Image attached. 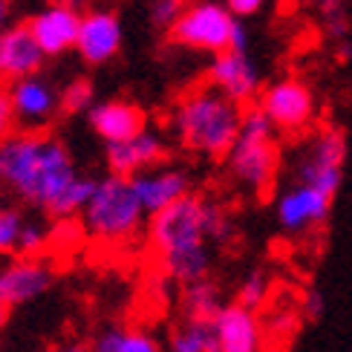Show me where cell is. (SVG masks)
Masks as SVG:
<instances>
[{
	"instance_id": "obj_1",
	"label": "cell",
	"mask_w": 352,
	"mask_h": 352,
	"mask_svg": "<svg viewBox=\"0 0 352 352\" xmlns=\"http://www.w3.org/2000/svg\"><path fill=\"white\" fill-rule=\"evenodd\" d=\"M0 182L50 217L69 219L84 211L98 179L81 176L58 139L21 133L0 142Z\"/></svg>"
},
{
	"instance_id": "obj_2",
	"label": "cell",
	"mask_w": 352,
	"mask_h": 352,
	"mask_svg": "<svg viewBox=\"0 0 352 352\" xmlns=\"http://www.w3.org/2000/svg\"><path fill=\"white\" fill-rule=\"evenodd\" d=\"M148 243L176 283H194L211 272V240L205 231V199L188 194L148 217Z\"/></svg>"
},
{
	"instance_id": "obj_3",
	"label": "cell",
	"mask_w": 352,
	"mask_h": 352,
	"mask_svg": "<svg viewBox=\"0 0 352 352\" xmlns=\"http://www.w3.org/2000/svg\"><path fill=\"white\" fill-rule=\"evenodd\" d=\"M243 124V104L223 96L217 87L188 93L173 110V133L182 148L208 159H226Z\"/></svg>"
},
{
	"instance_id": "obj_4",
	"label": "cell",
	"mask_w": 352,
	"mask_h": 352,
	"mask_svg": "<svg viewBox=\"0 0 352 352\" xmlns=\"http://www.w3.org/2000/svg\"><path fill=\"white\" fill-rule=\"evenodd\" d=\"M144 205L133 188L130 176L110 173L98 179L90 199H87L81 219L84 228L101 243H130L144 226Z\"/></svg>"
},
{
	"instance_id": "obj_5",
	"label": "cell",
	"mask_w": 352,
	"mask_h": 352,
	"mask_svg": "<svg viewBox=\"0 0 352 352\" xmlns=\"http://www.w3.org/2000/svg\"><path fill=\"white\" fill-rule=\"evenodd\" d=\"M274 133V124L260 107L243 110L240 133L226 159L231 179L254 194H266L277 176V168H280V151H277Z\"/></svg>"
},
{
	"instance_id": "obj_6",
	"label": "cell",
	"mask_w": 352,
	"mask_h": 352,
	"mask_svg": "<svg viewBox=\"0 0 352 352\" xmlns=\"http://www.w3.org/2000/svg\"><path fill=\"white\" fill-rule=\"evenodd\" d=\"M240 18H234L226 3L217 0H199V3H188L179 18L170 23V41L179 43L185 50L208 52L217 55L231 47V32Z\"/></svg>"
},
{
	"instance_id": "obj_7",
	"label": "cell",
	"mask_w": 352,
	"mask_h": 352,
	"mask_svg": "<svg viewBox=\"0 0 352 352\" xmlns=\"http://www.w3.org/2000/svg\"><path fill=\"white\" fill-rule=\"evenodd\" d=\"M344 162H346L344 133L341 130H320L300 151L295 162V179L335 197L344 182Z\"/></svg>"
},
{
	"instance_id": "obj_8",
	"label": "cell",
	"mask_w": 352,
	"mask_h": 352,
	"mask_svg": "<svg viewBox=\"0 0 352 352\" xmlns=\"http://www.w3.org/2000/svg\"><path fill=\"white\" fill-rule=\"evenodd\" d=\"M257 107L269 116V122L280 133H300L312 124L318 101L312 87L300 78H280L260 90Z\"/></svg>"
},
{
	"instance_id": "obj_9",
	"label": "cell",
	"mask_w": 352,
	"mask_h": 352,
	"mask_svg": "<svg viewBox=\"0 0 352 352\" xmlns=\"http://www.w3.org/2000/svg\"><path fill=\"white\" fill-rule=\"evenodd\" d=\"M332 202H335V197L295 179L289 188H283L280 194H277V202H274L277 226H280L286 234H292V237L315 231L318 226L327 223Z\"/></svg>"
},
{
	"instance_id": "obj_10",
	"label": "cell",
	"mask_w": 352,
	"mask_h": 352,
	"mask_svg": "<svg viewBox=\"0 0 352 352\" xmlns=\"http://www.w3.org/2000/svg\"><path fill=\"white\" fill-rule=\"evenodd\" d=\"M208 84L217 87V90L228 96L231 101H237V104L254 101L263 90L257 61L240 50H223L214 55V61L208 67Z\"/></svg>"
},
{
	"instance_id": "obj_11",
	"label": "cell",
	"mask_w": 352,
	"mask_h": 352,
	"mask_svg": "<svg viewBox=\"0 0 352 352\" xmlns=\"http://www.w3.org/2000/svg\"><path fill=\"white\" fill-rule=\"evenodd\" d=\"M122 38H124V32H122L119 14L107 12V9H93V12L81 14L76 50L87 64H107L110 58L119 55Z\"/></svg>"
},
{
	"instance_id": "obj_12",
	"label": "cell",
	"mask_w": 352,
	"mask_h": 352,
	"mask_svg": "<svg viewBox=\"0 0 352 352\" xmlns=\"http://www.w3.org/2000/svg\"><path fill=\"white\" fill-rule=\"evenodd\" d=\"M78 26H81V12L72 3H58L41 9L32 21H29V29L38 41V47L43 50V55H61L67 50L76 47L78 41Z\"/></svg>"
},
{
	"instance_id": "obj_13",
	"label": "cell",
	"mask_w": 352,
	"mask_h": 352,
	"mask_svg": "<svg viewBox=\"0 0 352 352\" xmlns=\"http://www.w3.org/2000/svg\"><path fill=\"white\" fill-rule=\"evenodd\" d=\"M165 156H168L165 142L156 133H151V130H142V133L130 139L107 144V168L110 173L119 176H136L148 168H156L165 162Z\"/></svg>"
},
{
	"instance_id": "obj_14",
	"label": "cell",
	"mask_w": 352,
	"mask_h": 352,
	"mask_svg": "<svg viewBox=\"0 0 352 352\" xmlns=\"http://www.w3.org/2000/svg\"><path fill=\"white\" fill-rule=\"evenodd\" d=\"M219 352H260L263 346V324L254 309L243 303H223L214 315Z\"/></svg>"
},
{
	"instance_id": "obj_15",
	"label": "cell",
	"mask_w": 352,
	"mask_h": 352,
	"mask_svg": "<svg viewBox=\"0 0 352 352\" xmlns=\"http://www.w3.org/2000/svg\"><path fill=\"white\" fill-rule=\"evenodd\" d=\"M9 98H12V107H14V119L23 122L26 127L47 124L55 116V110L61 107V96L52 90L50 81H43L38 76L14 78Z\"/></svg>"
},
{
	"instance_id": "obj_16",
	"label": "cell",
	"mask_w": 352,
	"mask_h": 352,
	"mask_svg": "<svg viewBox=\"0 0 352 352\" xmlns=\"http://www.w3.org/2000/svg\"><path fill=\"white\" fill-rule=\"evenodd\" d=\"M130 179H133V188H136L148 217L190 194V179L179 168H159L156 165V168H148L136 176H130Z\"/></svg>"
},
{
	"instance_id": "obj_17",
	"label": "cell",
	"mask_w": 352,
	"mask_h": 352,
	"mask_svg": "<svg viewBox=\"0 0 352 352\" xmlns=\"http://www.w3.org/2000/svg\"><path fill=\"white\" fill-rule=\"evenodd\" d=\"M52 286V269L38 257H21L0 272V298L9 306H21L41 298Z\"/></svg>"
},
{
	"instance_id": "obj_18",
	"label": "cell",
	"mask_w": 352,
	"mask_h": 352,
	"mask_svg": "<svg viewBox=\"0 0 352 352\" xmlns=\"http://www.w3.org/2000/svg\"><path fill=\"white\" fill-rule=\"evenodd\" d=\"M43 50L29 26H12L0 32V76L3 78H23L35 76L43 64Z\"/></svg>"
},
{
	"instance_id": "obj_19",
	"label": "cell",
	"mask_w": 352,
	"mask_h": 352,
	"mask_svg": "<svg viewBox=\"0 0 352 352\" xmlns=\"http://www.w3.org/2000/svg\"><path fill=\"white\" fill-rule=\"evenodd\" d=\"M87 113H90V127L107 144L130 139L144 130V113L130 101H98Z\"/></svg>"
},
{
	"instance_id": "obj_20",
	"label": "cell",
	"mask_w": 352,
	"mask_h": 352,
	"mask_svg": "<svg viewBox=\"0 0 352 352\" xmlns=\"http://www.w3.org/2000/svg\"><path fill=\"white\" fill-rule=\"evenodd\" d=\"M170 352H219L214 318H185L170 335Z\"/></svg>"
},
{
	"instance_id": "obj_21",
	"label": "cell",
	"mask_w": 352,
	"mask_h": 352,
	"mask_svg": "<svg viewBox=\"0 0 352 352\" xmlns=\"http://www.w3.org/2000/svg\"><path fill=\"white\" fill-rule=\"evenodd\" d=\"M182 309L185 318H214L219 309H223V298H219V289L202 277V280L185 283L182 289Z\"/></svg>"
},
{
	"instance_id": "obj_22",
	"label": "cell",
	"mask_w": 352,
	"mask_h": 352,
	"mask_svg": "<svg viewBox=\"0 0 352 352\" xmlns=\"http://www.w3.org/2000/svg\"><path fill=\"white\" fill-rule=\"evenodd\" d=\"M90 352H159V344L142 329H107L96 338Z\"/></svg>"
},
{
	"instance_id": "obj_23",
	"label": "cell",
	"mask_w": 352,
	"mask_h": 352,
	"mask_svg": "<svg viewBox=\"0 0 352 352\" xmlns=\"http://www.w3.org/2000/svg\"><path fill=\"white\" fill-rule=\"evenodd\" d=\"M205 231H208V240L231 243L234 234H237V223H234V217L223 208V205L205 199Z\"/></svg>"
},
{
	"instance_id": "obj_24",
	"label": "cell",
	"mask_w": 352,
	"mask_h": 352,
	"mask_svg": "<svg viewBox=\"0 0 352 352\" xmlns=\"http://www.w3.org/2000/svg\"><path fill=\"white\" fill-rule=\"evenodd\" d=\"M269 298V277L266 272H248L243 280H240V289H237V303L248 306V309H260L263 303Z\"/></svg>"
},
{
	"instance_id": "obj_25",
	"label": "cell",
	"mask_w": 352,
	"mask_h": 352,
	"mask_svg": "<svg viewBox=\"0 0 352 352\" xmlns=\"http://www.w3.org/2000/svg\"><path fill=\"white\" fill-rule=\"evenodd\" d=\"M90 107H93V84L90 81L78 78L61 93V110L64 113H84Z\"/></svg>"
},
{
	"instance_id": "obj_26",
	"label": "cell",
	"mask_w": 352,
	"mask_h": 352,
	"mask_svg": "<svg viewBox=\"0 0 352 352\" xmlns=\"http://www.w3.org/2000/svg\"><path fill=\"white\" fill-rule=\"evenodd\" d=\"M50 243V231L38 226V223H23L21 228V240H18V248L14 252H21V257H38L43 248Z\"/></svg>"
},
{
	"instance_id": "obj_27",
	"label": "cell",
	"mask_w": 352,
	"mask_h": 352,
	"mask_svg": "<svg viewBox=\"0 0 352 352\" xmlns=\"http://www.w3.org/2000/svg\"><path fill=\"white\" fill-rule=\"evenodd\" d=\"M21 228H23V217L18 211L0 208V252H14L18 248Z\"/></svg>"
},
{
	"instance_id": "obj_28",
	"label": "cell",
	"mask_w": 352,
	"mask_h": 352,
	"mask_svg": "<svg viewBox=\"0 0 352 352\" xmlns=\"http://www.w3.org/2000/svg\"><path fill=\"white\" fill-rule=\"evenodd\" d=\"M182 9H185L182 0H153L151 3V21L159 29H170V23L179 18Z\"/></svg>"
},
{
	"instance_id": "obj_29",
	"label": "cell",
	"mask_w": 352,
	"mask_h": 352,
	"mask_svg": "<svg viewBox=\"0 0 352 352\" xmlns=\"http://www.w3.org/2000/svg\"><path fill=\"white\" fill-rule=\"evenodd\" d=\"M234 18H254V14L266 6V0H223Z\"/></svg>"
},
{
	"instance_id": "obj_30",
	"label": "cell",
	"mask_w": 352,
	"mask_h": 352,
	"mask_svg": "<svg viewBox=\"0 0 352 352\" xmlns=\"http://www.w3.org/2000/svg\"><path fill=\"white\" fill-rule=\"evenodd\" d=\"M12 124H14V107H12V98L6 90H0V142H3L12 133Z\"/></svg>"
},
{
	"instance_id": "obj_31",
	"label": "cell",
	"mask_w": 352,
	"mask_h": 352,
	"mask_svg": "<svg viewBox=\"0 0 352 352\" xmlns=\"http://www.w3.org/2000/svg\"><path fill=\"white\" fill-rule=\"evenodd\" d=\"M324 309H327L324 295H320L318 289H309V292H306V298H303V315L309 318V320H318L320 315H324Z\"/></svg>"
},
{
	"instance_id": "obj_32",
	"label": "cell",
	"mask_w": 352,
	"mask_h": 352,
	"mask_svg": "<svg viewBox=\"0 0 352 352\" xmlns=\"http://www.w3.org/2000/svg\"><path fill=\"white\" fill-rule=\"evenodd\" d=\"M248 43H252V35H248V26H245V21L240 18V21H237V26H234V32H231V47H228V50L248 52Z\"/></svg>"
},
{
	"instance_id": "obj_33",
	"label": "cell",
	"mask_w": 352,
	"mask_h": 352,
	"mask_svg": "<svg viewBox=\"0 0 352 352\" xmlns=\"http://www.w3.org/2000/svg\"><path fill=\"white\" fill-rule=\"evenodd\" d=\"M47 352H90V346H84V344H64V346H55V349H47Z\"/></svg>"
},
{
	"instance_id": "obj_34",
	"label": "cell",
	"mask_w": 352,
	"mask_h": 352,
	"mask_svg": "<svg viewBox=\"0 0 352 352\" xmlns=\"http://www.w3.org/2000/svg\"><path fill=\"white\" fill-rule=\"evenodd\" d=\"M6 18H9V0H0V32H3Z\"/></svg>"
},
{
	"instance_id": "obj_35",
	"label": "cell",
	"mask_w": 352,
	"mask_h": 352,
	"mask_svg": "<svg viewBox=\"0 0 352 352\" xmlns=\"http://www.w3.org/2000/svg\"><path fill=\"white\" fill-rule=\"evenodd\" d=\"M6 315H9V303H6L3 298H0V327L6 324Z\"/></svg>"
},
{
	"instance_id": "obj_36",
	"label": "cell",
	"mask_w": 352,
	"mask_h": 352,
	"mask_svg": "<svg viewBox=\"0 0 352 352\" xmlns=\"http://www.w3.org/2000/svg\"><path fill=\"white\" fill-rule=\"evenodd\" d=\"M309 3H315V6H335V3H341V0H309Z\"/></svg>"
},
{
	"instance_id": "obj_37",
	"label": "cell",
	"mask_w": 352,
	"mask_h": 352,
	"mask_svg": "<svg viewBox=\"0 0 352 352\" xmlns=\"http://www.w3.org/2000/svg\"><path fill=\"white\" fill-rule=\"evenodd\" d=\"M0 208H3V197H0Z\"/></svg>"
}]
</instances>
